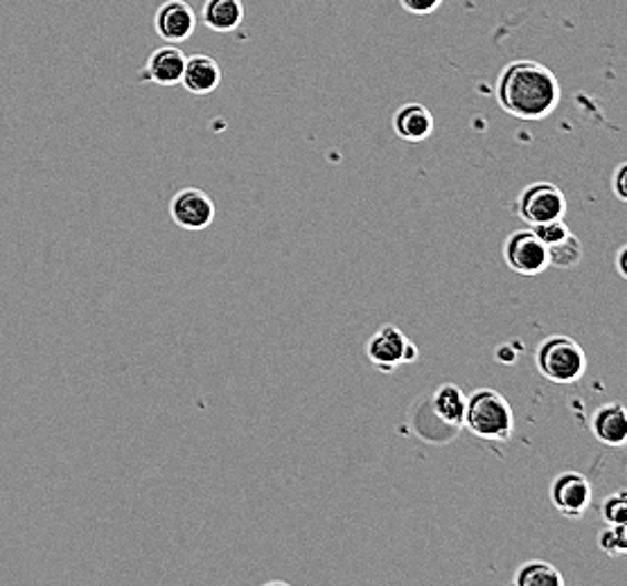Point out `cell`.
Instances as JSON below:
<instances>
[{
  "mask_svg": "<svg viewBox=\"0 0 627 586\" xmlns=\"http://www.w3.org/2000/svg\"><path fill=\"white\" fill-rule=\"evenodd\" d=\"M496 102L513 117L546 120L559 104V82L544 63L531 59L511 61L498 73Z\"/></svg>",
  "mask_w": 627,
  "mask_h": 586,
  "instance_id": "obj_1",
  "label": "cell"
},
{
  "mask_svg": "<svg viewBox=\"0 0 627 586\" xmlns=\"http://www.w3.org/2000/svg\"><path fill=\"white\" fill-rule=\"evenodd\" d=\"M463 426L487 442H508L515 431L511 402L494 388H479L467 398Z\"/></svg>",
  "mask_w": 627,
  "mask_h": 586,
  "instance_id": "obj_2",
  "label": "cell"
},
{
  "mask_svg": "<svg viewBox=\"0 0 627 586\" xmlns=\"http://www.w3.org/2000/svg\"><path fill=\"white\" fill-rule=\"evenodd\" d=\"M535 366L544 379L557 385H569L587 372V354L578 341L567 335H555L539 343Z\"/></svg>",
  "mask_w": 627,
  "mask_h": 586,
  "instance_id": "obj_3",
  "label": "cell"
},
{
  "mask_svg": "<svg viewBox=\"0 0 627 586\" xmlns=\"http://www.w3.org/2000/svg\"><path fill=\"white\" fill-rule=\"evenodd\" d=\"M366 357L374 370L391 374L400 366L415 363L420 354L415 343L409 341L400 328H395V325H384L382 330H378L368 339Z\"/></svg>",
  "mask_w": 627,
  "mask_h": 586,
  "instance_id": "obj_4",
  "label": "cell"
},
{
  "mask_svg": "<svg viewBox=\"0 0 627 586\" xmlns=\"http://www.w3.org/2000/svg\"><path fill=\"white\" fill-rule=\"evenodd\" d=\"M515 208L524 224L537 226L544 222L564 219V213H567V197H564V192L555 183L537 181L522 189Z\"/></svg>",
  "mask_w": 627,
  "mask_h": 586,
  "instance_id": "obj_5",
  "label": "cell"
},
{
  "mask_svg": "<svg viewBox=\"0 0 627 586\" xmlns=\"http://www.w3.org/2000/svg\"><path fill=\"white\" fill-rule=\"evenodd\" d=\"M551 505L564 518H583L592 505L594 487L589 479L580 472H564L551 483Z\"/></svg>",
  "mask_w": 627,
  "mask_h": 586,
  "instance_id": "obj_6",
  "label": "cell"
},
{
  "mask_svg": "<svg viewBox=\"0 0 627 586\" xmlns=\"http://www.w3.org/2000/svg\"><path fill=\"white\" fill-rule=\"evenodd\" d=\"M215 213V202L199 187H183L169 202V217L183 230H206Z\"/></svg>",
  "mask_w": 627,
  "mask_h": 586,
  "instance_id": "obj_7",
  "label": "cell"
},
{
  "mask_svg": "<svg viewBox=\"0 0 627 586\" xmlns=\"http://www.w3.org/2000/svg\"><path fill=\"white\" fill-rule=\"evenodd\" d=\"M504 259L511 271L526 278H535L548 269L546 246L533 230L513 233L504 244Z\"/></svg>",
  "mask_w": 627,
  "mask_h": 586,
  "instance_id": "obj_8",
  "label": "cell"
},
{
  "mask_svg": "<svg viewBox=\"0 0 627 586\" xmlns=\"http://www.w3.org/2000/svg\"><path fill=\"white\" fill-rule=\"evenodd\" d=\"M154 30L165 43H183L197 30V14L185 0H165L154 14Z\"/></svg>",
  "mask_w": 627,
  "mask_h": 586,
  "instance_id": "obj_9",
  "label": "cell"
},
{
  "mask_svg": "<svg viewBox=\"0 0 627 586\" xmlns=\"http://www.w3.org/2000/svg\"><path fill=\"white\" fill-rule=\"evenodd\" d=\"M183 66H185V54L181 48H176L174 43L161 45L150 54L141 73V82H150L158 86H176L181 84Z\"/></svg>",
  "mask_w": 627,
  "mask_h": 586,
  "instance_id": "obj_10",
  "label": "cell"
},
{
  "mask_svg": "<svg viewBox=\"0 0 627 586\" xmlns=\"http://www.w3.org/2000/svg\"><path fill=\"white\" fill-rule=\"evenodd\" d=\"M181 84L187 93L193 95H210L222 84V69L219 63L208 54H193L185 56V66L181 75Z\"/></svg>",
  "mask_w": 627,
  "mask_h": 586,
  "instance_id": "obj_11",
  "label": "cell"
},
{
  "mask_svg": "<svg viewBox=\"0 0 627 586\" xmlns=\"http://www.w3.org/2000/svg\"><path fill=\"white\" fill-rule=\"evenodd\" d=\"M393 132L404 143H422L433 134V115L424 104L409 102L395 111Z\"/></svg>",
  "mask_w": 627,
  "mask_h": 586,
  "instance_id": "obj_12",
  "label": "cell"
},
{
  "mask_svg": "<svg viewBox=\"0 0 627 586\" xmlns=\"http://www.w3.org/2000/svg\"><path fill=\"white\" fill-rule=\"evenodd\" d=\"M426 402L433 415L443 424L456 431L463 429L465 407H467V395L463 393V388H459L456 383H443L433 390V393L426 398Z\"/></svg>",
  "mask_w": 627,
  "mask_h": 586,
  "instance_id": "obj_13",
  "label": "cell"
},
{
  "mask_svg": "<svg viewBox=\"0 0 627 586\" xmlns=\"http://www.w3.org/2000/svg\"><path fill=\"white\" fill-rule=\"evenodd\" d=\"M592 433L605 446H623L627 442V413L620 402L598 407L592 418Z\"/></svg>",
  "mask_w": 627,
  "mask_h": 586,
  "instance_id": "obj_14",
  "label": "cell"
},
{
  "mask_svg": "<svg viewBox=\"0 0 627 586\" xmlns=\"http://www.w3.org/2000/svg\"><path fill=\"white\" fill-rule=\"evenodd\" d=\"M202 17L213 32H235L246 17L244 0H206Z\"/></svg>",
  "mask_w": 627,
  "mask_h": 586,
  "instance_id": "obj_15",
  "label": "cell"
},
{
  "mask_svg": "<svg viewBox=\"0 0 627 586\" xmlns=\"http://www.w3.org/2000/svg\"><path fill=\"white\" fill-rule=\"evenodd\" d=\"M515 586H564V575L548 562L533 559L522 564L513 577Z\"/></svg>",
  "mask_w": 627,
  "mask_h": 586,
  "instance_id": "obj_16",
  "label": "cell"
},
{
  "mask_svg": "<svg viewBox=\"0 0 627 586\" xmlns=\"http://www.w3.org/2000/svg\"><path fill=\"white\" fill-rule=\"evenodd\" d=\"M546 259L548 267L576 269L583 263V244L574 233H569L564 239L546 246Z\"/></svg>",
  "mask_w": 627,
  "mask_h": 586,
  "instance_id": "obj_17",
  "label": "cell"
},
{
  "mask_svg": "<svg viewBox=\"0 0 627 586\" xmlns=\"http://www.w3.org/2000/svg\"><path fill=\"white\" fill-rule=\"evenodd\" d=\"M598 548L609 557H623L627 553V524H607L598 535Z\"/></svg>",
  "mask_w": 627,
  "mask_h": 586,
  "instance_id": "obj_18",
  "label": "cell"
},
{
  "mask_svg": "<svg viewBox=\"0 0 627 586\" xmlns=\"http://www.w3.org/2000/svg\"><path fill=\"white\" fill-rule=\"evenodd\" d=\"M600 516L605 524H627V492L618 490L600 503Z\"/></svg>",
  "mask_w": 627,
  "mask_h": 586,
  "instance_id": "obj_19",
  "label": "cell"
},
{
  "mask_svg": "<svg viewBox=\"0 0 627 586\" xmlns=\"http://www.w3.org/2000/svg\"><path fill=\"white\" fill-rule=\"evenodd\" d=\"M531 230L537 235V239L544 244V246H551L559 239L567 237L572 230L569 226L564 224V219H553V222H544V224H537V226H531Z\"/></svg>",
  "mask_w": 627,
  "mask_h": 586,
  "instance_id": "obj_20",
  "label": "cell"
},
{
  "mask_svg": "<svg viewBox=\"0 0 627 586\" xmlns=\"http://www.w3.org/2000/svg\"><path fill=\"white\" fill-rule=\"evenodd\" d=\"M445 0H400V6L413 17H429L435 10H441Z\"/></svg>",
  "mask_w": 627,
  "mask_h": 586,
  "instance_id": "obj_21",
  "label": "cell"
},
{
  "mask_svg": "<svg viewBox=\"0 0 627 586\" xmlns=\"http://www.w3.org/2000/svg\"><path fill=\"white\" fill-rule=\"evenodd\" d=\"M611 189L620 204L627 202V163H620L611 176Z\"/></svg>",
  "mask_w": 627,
  "mask_h": 586,
  "instance_id": "obj_22",
  "label": "cell"
},
{
  "mask_svg": "<svg viewBox=\"0 0 627 586\" xmlns=\"http://www.w3.org/2000/svg\"><path fill=\"white\" fill-rule=\"evenodd\" d=\"M625 257H627V246L623 244L616 253V269H618V276L620 278H627V267H625Z\"/></svg>",
  "mask_w": 627,
  "mask_h": 586,
  "instance_id": "obj_23",
  "label": "cell"
}]
</instances>
